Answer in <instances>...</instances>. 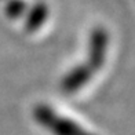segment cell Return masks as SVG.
<instances>
[{
	"instance_id": "cell-1",
	"label": "cell",
	"mask_w": 135,
	"mask_h": 135,
	"mask_svg": "<svg viewBox=\"0 0 135 135\" xmlns=\"http://www.w3.org/2000/svg\"><path fill=\"white\" fill-rule=\"evenodd\" d=\"M32 113L33 119L54 135H94L81 128L76 121L62 117L46 103H36Z\"/></svg>"
},
{
	"instance_id": "cell-2",
	"label": "cell",
	"mask_w": 135,
	"mask_h": 135,
	"mask_svg": "<svg viewBox=\"0 0 135 135\" xmlns=\"http://www.w3.org/2000/svg\"><path fill=\"white\" fill-rule=\"evenodd\" d=\"M109 36L108 32L102 28L94 29L90 35V51H88V61L90 68L93 70H97L105 64V55L108 48Z\"/></svg>"
},
{
	"instance_id": "cell-3",
	"label": "cell",
	"mask_w": 135,
	"mask_h": 135,
	"mask_svg": "<svg viewBox=\"0 0 135 135\" xmlns=\"http://www.w3.org/2000/svg\"><path fill=\"white\" fill-rule=\"evenodd\" d=\"M93 75V69L87 65H77L70 72H68L61 81V88L66 94H73L84 87Z\"/></svg>"
},
{
	"instance_id": "cell-4",
	"label": "cell",
	"mask_w": 135,
	"mask_h": 135,
	"mask_svg": "<svg viewBox=\"0 0 135 135\" xmlns=\"http://www.w3.org/2000/svg\"><path fill=\"white\" fill-rule=\"evenodd\" d=\"M48 15V7L44 3H36L32 10L29 11L28 18L25 21V30L28 33H33L36 30H39L40 26L46 22Z\"/></svg>"
},
{
	"instance_id": "cell-5",
	"label": "cell",
	"mask_w": 135,
	"mask_h": 135,
	"mask_svg": "<svg viewBox=\"0 0 135 135\" xmlns=\"http://www.w3.org/2000/svg\"><path fill=\"white\" fill-rule=\"evenodd\" d=\"M26 10V4L23 0H10L6 6V14L10 18H20Z\"/></svg>"
}]
</instances>
